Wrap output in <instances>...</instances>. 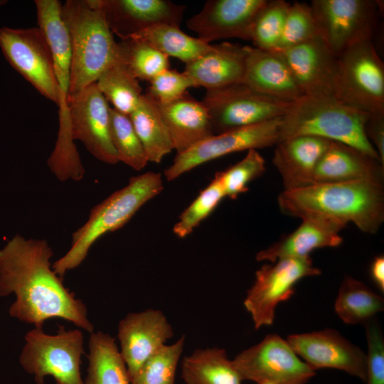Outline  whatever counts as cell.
Returning <instances> with one entry per match:
<instances>
[{"mask_svg": "<svg viewBox=\"0 0 384 384\" xmlns=\"http://www.w3.org/2000/svg\"><path fill=\"white\" fill-rule=\"evenodd\" d=\"M95 83L113 108L128 116L143 95L139 80L117 59L102 73Z\"/></svg>", "mask_w": 384, "mask_h": 384, "instance_id": "1f68e13d", "label": "cell"}, {"mask_svg": "<svg viewBox=\"0 0 384 384\" xmlns=\"http://www.w3.org/2000/svg\"><path fill=\"white\" fill-rule=\"evenodd\" d=\"M334 309L346 324H364L383 311L384 299L363 282L347 276L341 282Z\"/></svg>", "mask_w": 384, "mask_h": 384, "instance_id": "f546056e", "label": "cell"}, {"mask_svg": "<svg viewBox=\"0 0 384 384\" xmlns=\"http://www.w3.org/2000/svg\"><path fill=\"white\" fill-rule=\"evenodd\" d=\"M225 197L220 182L214 176L211 182L179 215L173 227V233L180 238L190 235Z\"/></svg>", "mask_w": 384, "mask_h": 384, "instance_id": "74e56055", "label": "cell"}, {"mask_svg": "<svg viewBox=\"0 0 384 384\" xmlns=\"http://www.w3.org/2000/svg\"><path fill=\"white\" fill-rule=\"evenodd\" d=\"M53 255L45 240L12 237L0 248V297L15 295L9 314L22 322L43 327L46 320L60 318L91 334L86 306L53 271Z\"/></svg>", "mask_w": 384, "mask_h": 384, "instance_id": "6da1fadb", "label": "cell"}, {"mask_svg": "<svg viewBox=\"0 0 384 384\" xmlns=\"http://www.w3.org/2000/svg\"><path fill=\"white\" fill-rule=\"evenodd\" d=\"M117 59L138 80L150 81L169 68V57L146 41L129 38L117 43Z\"/></svg>", "mask_w": 384, "mask_h": 384, "instance_id": "d6a6232c", "label": "cell"}, {"mask_svg": "<svg viewBox=\"0 0 384 384\" xmlns=\"http://www.w3.org/2000/svg\"><path fill=\"white\" fill-rule=\"evenodd\" d=\"M129 117L149 162L159 164L174 150L169 133L154 99L143 94Z\"/></svg>", "mask_w": 384, "mask_h": 384, "instance_id": "f1b7e54d", "label": "cell"}, {"mask_svg": "<svg viewBox=\"0 0 384 384\" xmlns=\"http://www.w3.org/2000/svg\"><path fill=\"white\" fill-rule=\"evenodd\" d=\"M0 48L10 65L42 95L58 104L52 51L41 28H0Z\"/></svg>", "mask_w": 384, "mask_h": 384, "instance_id": "4fadbf2b", "label": "cell"}, {"mask_svg": "<svg viewBox=\"0 0 384 384\" xmlns=\"http://www.w3.org/2000/svg\"><path fill=\"white\" fill-rule=\"evenodd\" d=\"M156 104L176 154L214 135L207 109L187 92L171 102Z\"/></svg>", "mask_w": 384, "mask_h": 384, "instance_id": "484cf974", "label": "cell"}, {"mask_svg": "<svg viewBox=\"0 0 384 384\" xmlns=\"http://www.w3.org/2000/svg\"><path fill=\"white\" fill-rule=\"evenodd\" d=\"M365 132L384 165V113L370 114L365 124Z\"/></svg>", "mask_w": 384, "mask_h": 384, "instance_id": "b9f144b4", "label": "cell"}, {"mask_svg": "<svg viewBox=\"0 0 384 384\" xmlns=\"http://www.w3.org/2000/svg\"><path fill=\"white\" fill-rule=\"evenodd\" d=\"M38 27L50 47L58 89L59 128L54 149L47 164L59 176L79 173L83 165L72 137L68 96L70 80L71 50L67 27L62 16V4L58 0H36Z\"/></svg>", "mask_w": 384, "mask_h": 384, "instance_id": "8992f818", "label": "cell"}, {"mask_svg": "<svg viewBox=\"0 0 384 384\" xmlns=\"http://www.w3.org/2000/svg\"><path fill=\"white\" fill-rule=\"evenodd\" d=\"M257 384H272V383H257Z\"/></svg>", "mask_w": 384, "mask_h": 384, "instance_id": "ee69618b", "label": "cell"}, {"mask_svg": "<svg viewBox=\"0 0 384 384\" xmlns=\"http://www.w3.org/2000/svg\"><path fill=\"white\" fill-rule=\"evenodd\" d=\"M73 139L81 142L99 161L116 164L119 161L110 130L107 101L95 82L68 97Z\"/></svg>", "mask_w": 384, "mask_h": 384, "instance_id": "9a60e30c", "label": "cell"}, {"mask_svg": "<svg viewBox=\"0 0 384 384\" xmlns=\"http://www.w3.org/2000/svg\"><path fill=\"white\" fill-rule=\"evenodd\" d=\"M334 97L370 114L384 113V64L372 40L358 43L337 56Z\"/></svg>", "mask_w": 384, "mask_h": 384, "instance_id": "ba28073f", "label": "cell"}, {"mask_svg": "<svg viewBox=\"0 0 384 384\" xmlns=\"http://www.w3.org/2000/svg\"><path fill=\"white\" fill-rule=\"evenodd\" d=\"M233 362L242 380L257 383L306 384L316 374L287 340L275 334L241 351Z\"/></svg>", "mask_w": 384, "mask_h": 384, "instance_id": "7c38bea8", "label": "cell"}, {"mask_svg": "<svg viewBox=\"0 0 384 384\" xmlns=\"http://www.w3.org/2000/svg\"><path fill=\"white\" fill-rule=\"evenodd\" d=\"M265 161L257 149H250L245 156L215 177L220 182L225 197L235 199L248 191V185L265 171Z\"/></svg>", "mask_w": 384, "mask_h": 384, "instance_id": "8d00e7d4", "label": "cell"}, {"mask_svg": "<svg viewBox=\"0 0 384 384\" xmlns=\"http://www.w3.org/2000/svg\"><path fill=\"white\" fill-rule=\"evenodd\" d=\"M369 115L333 96L304 95L281 117L279 142L314 136L348 144L380 160L365 132Z\"/></svg>", "mask_w": 384, "mask_h": 384, "instance_id": "5b68a950", "label": "cell"}, {"mask_svg": "<svg viewBox=\"0 0 384 384\" xmlns=\"http://www.w3.org/2000/svg\"><path fill=\"white\" fill-rule=\"evenodd\" d=\"M25 341L19 362L37 384H44L48 375L55 384H83L80 364L84 338L80 329L59 326L57 334L50 335L42 327H35L25 335Z\"/></svg>", "mask_w": 384, "mask_h": 384, "instance_id": "52a82bcc", "label": "cell"}, {"mask_svg": "<svg viewBox=\"0 0 384 384\" xmlns=\"http://www.w3.org/2000/svg\"><path fill=\"white\" fill-rule=\"evenodd\" d=\"M266 1L208 0L186 26L208 43L230 38L250 41L254 18Z\"/></svg>", "mask_w": 384, "mask_h": 384, "instance_id": "ac0fdd59", "label": "cell"}, {"mask_svg": "<svg viewBox=\"0 0 384 384\" xmlns=\"http://www.w3.org/2000/svg\"><path fill=\"white\" fill-rule=\"evenodd\" d=\"M246 48L243 83L267 96L290 103L304 95L280 52Z\"/></svg>", "mask_w": 384, "mask_h": 384, "instance_id": "44dd1931", "label": "cell"}, {"mask_svg": "<svg viewBox=\"0 0 384 384\" xmlns=\"http://www.w3.org/2000/svg\"><path fill=\"white\" fill-rule=\"evenodd\" d=\"M321 273L310 256L284 258L263 265L256 271L255 281L243 302L255 329L274 323L277 305L292 297L300 279Z\"/></svg>", "mask_w": 384, "mask_h": 384, "instance_id": "30bf717a", "label": "cell"}, {"mask_svg": "<svg viewBox=\"0 0 384 384\" xmlns=\"http://www.w3.org/2000/svg\"><path fill=\"white\" fill-rule=\"evenodd\" d=\"M89 349L88 367L83 384H131L114 338L102 331L92 332Z\"/></svg>", "mask_w": 384, "mask_h": 384, "instance_id": "83f0119b", "label": "cell"}, {"mask_svg": "<svg viewBox=\"0 0 384 384\" xmlns=\"http://www.w3.org/2000/svg\"><path fill=\"white\" fill-rule=\"evenodd\" d=\"M331 141L314 136L285 139L275 145L272 163L279 172L284 191L313 184V174Z\"/></svg>", "mask_w": 384, "mask_h": 384, "instance_id": "cb8c5ba5", "label": "cell"}, {"mask_svg": "<svg viewBox=\"0 0 384 384\" xmlns=\"http://www.w3.org/2000/svg\"><path fill=\"white\" fill-rule=\"evenodd\" d=\"M277 202L285 215H317L345 225L352 223L369 234L377 233L384 221L383 183L373 181L314 183L283 191Z\"/></svg>", "mask_w": 384, "mask_h": 384, "instance_id": "7a4b0ae2", "label": "cell"}, {"mask_svg": "<svg viewBox=\"0 0 384 384\" xmlns=\"http://www.w3.org/2000/svg\"><path fill=\"white\" fill-rule=\"evenodd\" d=\"M286 340L297 355L315 371L335 368L366 382V353L338 331L325 329L291 334Z\"/></svg>", "mask_w": 384, "mask_h": 384, "instance_id": "2e32d148", "label": "cell"}, {"mask_svg": "<svg viewBox=\"0 0 384 384\" xmlns=\"http://www.w3.org/2000/svg\"><path fill=\"white\" fill-rule=\"evenodd\" d=\"M368 344L367 384H384V336L375 317L364 324Z\"/></svg>", "mask_w": 384, "mask_h": 384, "instance_id": "60d3db41", "label": "cell"}, {"mask_svg": "<svg viewBox=\"0 0 384 384\" xmlns=\"http://www.w3.org/2000/svg\"><path fill=\"white\" fill-rule=\"evenodd\" d=\"M309 5L318 35L336 56L358 43L372 40L378 1L313 0Z\"/></svg>", "mask_w": 384, "mask_h": 384, "instance_id": "8fae6325", "label": "cell"}, {"mask_svg": "<svg viewBox=\"0 0 384 384\" xmlns=\"http://www.w3.org/2000/svg\"><path fill=\"white\" fill-rule=\"evenodd\" d=\"M110 130L119 161L136 171L143 169L149 160L129 117L110 107Z\"/></svg>", "mask_w": 384, "mask_h": 384, "instance_id": "836d02e7", "label": "cell"}, {"mask_svg": "<svg viewBox=\"0 0 384 384\" xmlns=\"http://www.w3.org/2000/svg\"><path fill=\"white\" fill-rule=\"evenodd\" d=\"M301 219L302 223L294 232L258 252L256 260L274 262L284 258L308 257L316 249L338 247L343 242L339 233L346 225L317 215Z\"/></svg>", "mask_w": 384, "mask_h": 384, "instance_id": "603a6c76", "label": "cell"}, {"mask_svg": "<svg viewBox=\"0 0 384 384\" xmlns=\"http://www.w3.org/2000/svg\"><path fill=\"white\" fill-rule=\"evenodd\" d=\"M173 336L171 325L159 309L131 312L119 321L117 330L119 353L130 380L144 363Z\"/></svg>", "mask_w": 384, "mask_h": 384, "instance_id": "e0dca14e", "label": "cell"}, {"mask_svg": "<svg viewBox=\"0 0 384 384\" xmlns=\"http://www.w3.org/2000/svg\"><path fill=\"white\" fill-rule=\"evenodd\" d=\"M247 46L223 42L185 66L183 73L195 87L206 90L242 82L247 56Z\"/></svg>", "mask_w": 384, "mask_h": 384, "instance_id": "d4e9b609", "label": "cell"}, {"mask_svg": "<svg viewBox=\"0 0 384 384\" xmlns=\"http://www.w3.org/2000/svg\"><path fill=\"white\" fill-rule=\"evenodd\" d=\"M201 102L208 112L213 134L282 117L291 105L243 82L206 90Z\"/></svg>", "mask_w": 384, "mask_h": 384, "instance_id": "9c48e42d", "label": "cell"}, {"mask_svg": "<svg viewBox=\"0 0 384 384\" xmlns=\"http://www.w3.org/2000/svg\"><path fill=\"white\" fill-rule=\"evenodd\" d=\"M384 165L363 151L331 141L319 160L314 183L367 181L383 183Z\"/></svg>", "mask_w": 384, "mask_h": 384, "instance_id": "7402d4cb", "label": "cell"}, {"mask_svg": "<svg viewBox=\"0 0 384 384\" xmlns=\"http://www.w3.org/2000/svg\"><path fill=\"white\" fill-rule=\"evenodd\" d=\"M370 276L372 279L378 287L384 292V257L383 255L376 256L370 265Z\"/></svg>", "mask_w": 384, "mask_h": 384, "instance_id": "7bdbcfd3", "label": "cell"}, {"mask_svg": "<svg viewBox=\"0 0 384 384\" xmlns=\"http://www.w3.org/2000/svg\"><path fill=\"white\" fill-rule=\"evenodd\" d=\"M62 16L71 50L69 97L95 82L115 62L117 43L100 0H68L62 5Z\"/></svg>", "mask_w": 384, "mask_h": 384, "instance_id": "3957f363", "label": "cell"}, {"mask_svg": "<svg viewBox=\"0 0 384 384\" xmlns=\"http://www.w3.org/2000/svg\"><path fill=\"white\" fill-rule=\"evenodd\" d=\"M277 51L282 55L304 95L334 97L337 56L319 35Z\"/></svg>", "mask_w": 384, "mask_h": 384, "instance_id": "d6986e66", "label": "cell"}, {"mask_svg": "<svg viewBox=\"0 0 384 384\" xmlns=\"http://www.w3.org/2000/svg\"><path fill=\"white\" fill-rule=\"evenodd\" d=\"M186 384H241L242 378L226 351L218 347L197 348L181 361Z\"/></svg>", "mask_w": 384, "mask_h": 384, "instance_id": "4316f807", "label": "cell"}, {"mask_svg": "<svg viewBox=\"0 0 384 384\" xmlns=\"http://www.w3.org/2000/svg\"><path fill=\"white\" fill-rule=\"evenodd\" d=\"M184 343L185 336H182L174 343L161 347L131 378V384H175Z\"/></svg>", "mask_w": 384, "mask_h": 384, "instance_id": "e575fe53", "label": "cell"}, {"mask_svg": "<svg viewBox=\"0 0 384 384\" xmlns=\"http://www.w3.org/2000/svg\"><path fill=\"white\" fill-rule=\"evenodd\" d=\"M290 3L267 0L256 14L251 28L250 41L254 47L275 50L280 40Z\"/></svg>", "mask_w": 384, "mask_h": 384, "instance_id": "d590c367", "label": "cell"}, {"mask_svg": "<svg viewBox=\"0 0 384 384\" xmlns=\"http://www.w3.org/2000/svg\"><path fill=\"white\" fill-rule=\"evenodd\" d=\"M2 4H4V1H0V5H1Z\"/></svg>", "mask_w": 384, "mask_h": 384, "instance_id": "f6af8a7d", "label": "cell"}, {"mask_svg": "<svg viewBox=\"0 0 384 384\" xmlns=\"http://www.w3.org/2000/svg\"><path fill=\"white\" fill-rule=\"evenodd\" d=\"M163 189L160 173L148 171L131 177L125 186L91 209L87 221L72 234L70 249L53 264V271L63 278L67 272L78 267L100 238L122 228Z\"/></svg>", "mask_w": 384, "mask_h": 384, "instance_id": "277c9868", "label": "cell"}, {"mask_svg": "<svg viewBox=\"0 0 384 384\" xmlns=\"http://www.w3.org/2000/svg\"><path fill=\"white\" fill-rule=\"evenodd\" d=\"M112 33L121 41L157 24L177 26L186 6L169 0H100Z\"/></svg>", "mask_w": 384, "mask_h": 384, "instance_id": "ffe728a7", "label": "cell"}, {"mask_svg": "<svg viewBox=\"0 0 384 384\" xmlns=\"http://www.w3.org/2000/svg\"><path fill=\"white\" fill-rule=\"evenodd\" d=\"M318 35L315 20L309 4H290L282 33L275 50L305 42Z\"/></svg>", "mask_w": 384, "mask_h": 384, "instance_id": "f35d334b", "label": "cell"}, {"mask_svg": "<svg viewBox=\"0 0 384 384\" xmlns=\"http://www.w3.org/2000/svg\"><path fill=\"white\" fill-rule=\"evenodd\" d=\"M146 93L159 104L171 102L182 95L190 87H195L192 80L183 72L166 69L150 81Z\"/></svg>", "mask_w": 384, "mask_h": 384, "instance_id": "ab89813d", "label": "cell"}, {"mask_svg": "<svg viewBox=\"0 0 384 384\" xmlns=\"http://www.w3.org/2000/svg\"><path fill=\"white\" fill-rule=\"evenodd\" d=\"M281 117L214 134L188 150L177 154L164 171L171 181L209 161L250 149L275 146L279 142Z\"/></svg>", "mask_w": 384, "mask_h": 384, "instance_id": "5bb4252c", "label": "cell"}, {"mask_svg": "<svg viewBox=\"0 0 384 384\" xmlns=\"http://www.w3.org/2000/svg\"><path fill=\"white\" fill-rule=\"evenodd\" d=\"M132 38L142 39L166 56L176 58L186 65L208 52L212 46L185 33L179 26L165 23L147 28Z\"/></svg>", "mask_w": 384, "mask_h": 384, "instance_id": "4dcf8cb0", "label": "cell"}]
</instances>
